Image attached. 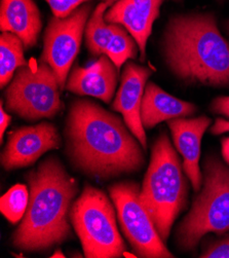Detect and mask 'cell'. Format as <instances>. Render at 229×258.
I'll list each match as a JSON object with an SVG mask.
<instances>
[{
	"instance_id": "1",
	"label": "cell",
	"mask_w": 229,
	"mask_h": 258,
	"mask_svg": "<svg viewBox=\"0 0 229 258\" xmlns=\"http://www.w3.org/2000/svg\"><path fill=\"white\" fill-rule=\"evenodd\" d=\"M118 116L97 103L81 99L71 103L66 120V153L83 173L109 179L140 171L141 146Z\"/></svg>"
},
{
	"instance_id": "2",
	"label": "cell",
	"mask_w": 229,
	"mask_h": 258,
	"mask_svg": "<svg viewBox=\"0 0 229 258\" xmlns=\"http://www.w3.org/2000/svg\"><path fill=\"white\" fill-rule=\"evenodd\" d=\"M29 204L12 237L24 251H39L65 242L71 235V204L78 195L75 179L56 157H49L28 173Z\"/></svg>"
},
{
	"instance_id": "3",
	"label": "cell",
	"mask_w": 229,
	"mask_h": 258,
	"mask_svg": "<svg viewBox=\"0 0 229 258\" xmlns=\"http://www.w3.org/2000/svg\"><path fill=\"white\" fill-rule=\"evenodd\" d=\"M164 42L166 61L180 80L213 87L229 85V42L212 15L173 18Z\"/></svg>"
},
{
	"instance_id": "4",
	"label": "cell",
	"mask_w": 229,
	"mask_h": 258,
	"mask_svg": "<svg viewBox=\"0 0 229 258\" xmlns=\"http://www.w3.org/2000/svg\"><path fill=\"white\" fill-rule=\"evenodd\" d=\"M182 168L183 164L168 135L162 133L152 146L140 199L164 242L168 240L176 218L187 205L188 182Z\"/></svg>"
},
{
	"instance_id": "5",
	"label": "cell",
	"mask_w": 229,
	"mask_h": 258,
	"mask_svg": "<svg viewBox=\"0 0 229 258\" xmlns=\"http://www.w3.org/2000/svg\"><path fill=\"white\" fill-rule=\"evenodd\" d=\"M203 187L177 228L176 240L183 250L197 246L203 236L229 231V167L209 156L203 164Z\"/></svg>"
},
{
	"instance_id": "6",
	"label": "cell",
	"mask_w": 229,
	"mask_h": 258,
	"mask_svg": "<svg viewBox=\"0 0 229 258\" xmlns=\"http://www.w3.org/2000/svg\"><path fill=\"white\" fill-rule=\"evenodd\" d=\"M70 221L88 258H118L125 245L116 226V214L108 197L86 185L70 210Z\"/></svg>"
},
{
	"instance_id": "7",
	"label": "cell",
	"mask_w": 229,
	"mask_h": 258,
	"mask_svg": "<svg viewBox=\"0 0 229 258\" xmlns=\"http://www.w3.org/2000/svg\"><path fill=\"white\" fill-rule=\"evenodd\" d=\"M55 71L44 62L20 67L6 91L7 109L27 120L52 118L62 109Z\"/></svg>"
},
{
	"instance_id": "8",
	"label": "cell",
	"mask_w": 229,
	"mask_h": 258,
	"mask_svg": "<svg viewBox=\"0 0 229 258\" xmlns=\"http://www.w3.org/2000/svg\"><path fill=\"white\" fill-rule=\"evenodd\" d=\"M120 227L139 257L172 258L140 199V187L134 181H124L109 187Z\"/></svg>"
},
{
	"instance_id": "9",
	"label": "cell",
	"mask_w": 229,
	"mask_h": 258,
	"mask_svg": "<svg viewBox=\"0 0 229 258\" xmlns=\"http://www.w3.org/2000/svg\"><path fill=\"white\" fill-rule=\"evenodd\" d=\"M91 11L92 5L85 4L66 18L54 17L45 29L40 61L55 71L61 90L66 87L69 71L80 51Z\"/></svg>"
},
{
	"instance_id": "10",
	"label": "cell",
	"mask_w": 229,
	"mask_h": 258,
	"mask_svg": "<svg viewBox=\"0 0 229 258\" xmlns=\"http://www.w3.org/2000/svg\"><path fill=\"white\" fill-rule=\"evenodd\" d=\"M61 146L57 127L42 121L13 132L2 154V165L8 171L33 165L43 153Z\"/></svg>"
},
{
	"instance_id": "11",
	"label": "cell",
	"mask_w": 229,
	"mask_h": 258,
	"mask_svg": "<svg viewBox=\"0 0 229 258\" xmlns=\"http://www.w3.org/2000/svg\"><path fill=\"white\" fill-rule=\"evenodd\" d=\"M151 70L147 67L128 63L121 74V84L112 103V109L120 112L131 133L143 149L147 148L145 127L141 120V104Z\"/></svg>"
},
{
	"instance_id": "12",
	"label": "cell",
	"mask_w": 229,
	"mask_h": 258,
	"mask_svg": "<svg viewBox=\"0 0 229 258\" xmlns=\"http://www.w3.org/2000/svg\"><path fill=\"white\" fill-rule=\"evenodd\" d=\"M165 0H118L108 9L105 21L108 24H119L130 32L136 40L141 59H145L146 44L152 26L160 15Z\"/></svg>"
},
{
	"instance_id": "13",
	"label": "cell",
	"mask_w": 229,
	"mask_h": 258,
	"mask_svg": "<svg viewBox=\"0 0 229 258\" xmlns=\"http://www.w3.org/2000/svg\"><path fill=\"white\" fill-rule=\"evenodd\" d=\"M210 124L211 119L206 115L168 120L175 146L183 157V169L196 192L200 190L202 183V175L199 169L200 143Z\"/></svg>"
},
{
	"instance_id": "14",
	"label": "cell",
	"mask_w": 229,
	"mask_h": 258,
	"mask_svg": "<svg viewBox=\"0 0 229 258\" xmlns=\"http://www.w3.org/2000/svg\"><path fill=\"white\" fill-rule=\"evenodd\" d=\"M117 86V68L107 55L88 67H74L66 90L80 96H92L109 103Z\"/></svg>"
},
{
	"instance_id": "15",
	"label": "cell",
	"mask_w": 229,
	"mask_h": 258,
	"mask_svg": "<svg viewBox=\"0 0 229 258\" xmlns=\"http://www.w3.org/2000/svg\"><path fill=\"white\" fill-rule=\"evenodd\" d=\"M42 27L38 8L33 0H0V29L18 35L25 47L36 44Z\"/></svg>"
},
{
	"instance_id": "16",
	"label": "cell",
	"mask_w": 229,
	"mask_h": 258,
	"mask_svg": "<svg viewBox=\"0 0 229 258\" xmlns=\"http://www.w3.org/2000/svg\"><path fill=\"white\" fill-rule=\"evenodd\" d=\"M195 111L196 107L191 103L169 95L155 83L146 85L141 104V120L145 128L164 120L190 116Z\"/></svg>"
},
{
	"instance_id": "17",
	"label": "cell",
	"mask_w": 229,
	"mask_h": 258,
	"mask_svg": "<svg viewBox=\"0 0 229 258\" xmlns=\"http://www.w3.org/2000/svg\"><path fill=\"white\" fill-rule=\"evenodd\" d=\"M114 3L112 0H106L101 3L93 13L89 23L86 27V40L87 46L91 53L95 56H99L106 53L108 43L110 41L113 25L107 24L105 21V12Z\"/></svg>"
},
{
	"instance_id": "18",
	"label": "cell",
	"mask_w": 229,
	"mask_h": 258,
	"mask_svg": "<svg viewBox=\"0 0 229 258\" xmlns=\"http://www.w3.org/2000/svg\"><path fill=\"white\" fill-rule=\"evenodd\" d=\"M24 43L22 39L12 33L3 32L0 35V87L10 84L14 73L28 62L24 57Z\"/></svg>"
},
{
	"instance_id": "19",
	"label": "cell",
	"mask_w": 229,
	"mask_h": 258,
	"mask_svg": "<svg viewBox=\"0 0 229 258\" xmlns=\"http://www.w3.org/2000/svg\"><path fill=\"white\" fill-rule=\"evenodd\" d=\"M113 31L108 43L105 55L114 63L117 69L128 59H135L137 56L136 40L122 25L112 24Z\"/></svg>"
},
{
	"instance_id": "20",
	"label": "cell",
	"mask_w": 229,
	"mask_h": 258,
	"mask_svg": "<svg viewBox=\"0 0 229 258\" xmlns=\"http://www.w3.org/2000/svg\"><path fill=\"white\" fill-rule=\"evenodd\" d=\"M29 204V192L22 184L13 186L0 200V211L12 223L19 222L25 215Z\"/></svg>"
},
{
	"instance_id": "21",
	"label": "cell",
	"mask_w": 229,
	"mask_h": 258,
	"mask_svg": "<svg viewBox=\"0 0 229 258\" xmlns=\"http://www.w3.org/2000/svg\"><path fill=\"white\" fill-rule=\"evenodd\" d=\"M45 2L52 9L55 17L66 18L90 0H45ZM103 2H106V0H103Z\"/></svg>"
},
{
	"instance_id": "22",
	"label": "cell",
	"mask_w": 229,
	"mask_h": 258,
	"mask_svg": "<svg viewBox=\"0 0 229 258\" xmlns=\"http://www.w3.org/2000/svg\"><path fill=\"white\" fill-rule=\"evenodd\" d=\"M199 257L202 258H229V235L211 243Z\"/></svg>"
},
{
	"instance_id": "23",
	"label": "cell",
	"mask_w": 229,
	"mask_h": 258,
	"mask_svg": "<svg viewBox=\"0 0 229 258\" xmlns=\"http://www.w3.org/2000/svg\"><path fill=\"white\" fill-rule=\"evenodd\" d=\"M211 109L214 112L229 118V97L216 98L212 103Z\"/></svg>"
},
{
	"instance_id": "24",
	"label": "cell",
	"mask_w": 229,
	"mask_h": 258,
	"mask_svg": "<svg viewBox=\"0 0 229 258\" xmlns=\"http://www.w3.org/2000/svg\"><path fill=\"white\" fill-rule=\"evenodd\" d=\"M10 122H11V116L5 111L3 102H2V106H0V139H2V141L4 140L5 132L7 130V127L9 126Z\"/></svg>"
},
{
	"instance_id": "25",
	"label": "cell",
	"mask_w": 229,
	"mask_h": 258,
	"mask_svg": "<svg viewBox=\"0 0 229 258\" xmlns=\"http://www.w3.org/2000/svg\"><path fill=\"white\" fill-rule=\"evenodd\" d=\"M226 132H229V121L223 118H217L211 128V133H213L214 135H219Z\"/></svg>"
},
{
	"instance_id": "26",
	"label": "cell",
	"mask_w": 229,
	"mask_h": 258,
	"mask_svg": "<svg viewBox=\"0 0 229 258\" xmlns=\"http://www.w3.org/2000/svg\"><path fill=\"white\" fill-rule=\"evenodd\" d=\"M222 146V157L227 165H229V137L224 138L221 142Z\"/></svg>"
},
{
	"instance_id": "27",
	"label": "cell",
	"mask_w": 229,
	"mask_h": 258,
	"mask_svg": "<svg viewBox=\"0 0 229 258\" xmlns=\"http://www.w3.org/2000/svg\"><path fill=\"white\" fill-rule=\"evenodd\" d=\"M227 30L229 31V22H228V24H227Z\"/></svg>"
},
{
	"instance_id": "28",
	"label": "cell",
	"mask_w": 229,
	"mask_h": 258,
	"mask_svg": "<svg viewBox=\"0 0 229 258\" xmlns=\"http://www.w3.org/2000/svg\"><path fill=\"white\" fill-rule=\"evenodd\" d=\"M112 2H113V3H114V4H115V3H116V2H118V0H112Z\"/></svg>"
}]
</instances>
